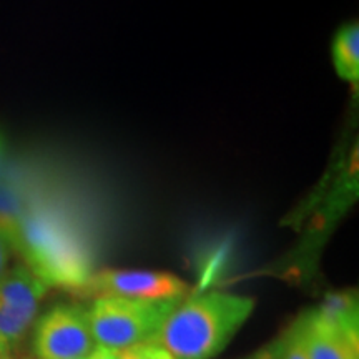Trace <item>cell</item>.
Listing matches in <instances>:
<instances>
[{
	"instance_id": "obj_1",
	"label": "cell",
	"mask_w": 359,
	"mask_h": 359,
	"mask_svg": "<svg viewBox=\"0 0 359 359\" xmlns=\"http://www.w3.org/2000/svg\"><path fill=\"white\" fill-rule=\"evenodd\" d=\"M255 306L251 296L226 291L193 294L178 303L151 341L172 359H213L248 321Z\"/></svg>"
},
{
	"instance_id": "obj_2",
	"label": "cell",
	"mask_w": 359,
	"mask_h": 359,
	"mask_svg": "<svg viewBox=\"0 0 359 359\" xmlns=\"http://www.w3.org/2000/svg\"><path fill=\"white\" fill-rule=\"evenodd\" d=\"M183 298H93L92 304L87 308L93 341L97 346L115 351L148 343L158 334L163 323Z\"/></svg>"
},
{
	"instance_id": "obj_3",
	"label": "cell",
	"mask_w": 359,
	"mask_h": 359,
	"mask_svg": "<svg viewBox=\"0 0 359 359\" xmlns=\"http://www.w3.org/2000/svg\"><path fill=\"white\" fill-rule=\"evenodd\" d=\"M356 293L327 296L320 306L308 309L293 325L308 359H359Z\"/></svg>"
},
{
	"instance_id": "obj_4",
	"label": "cell",
	"mask_w": 359,
	"mask_h": 359,
	"mask_svg": "<svg viewBox=\"0 0 359 359\" xmlns=\"http://www.w3.org/2000/svg\"><path fill=\"white\" fill-rule=\"evenodd\" d=\"M87 306L55 304L35 320L32 348L39 359H83L95 349Z\"/></svg>"
},
{
	"instance_id": "obj_5",
	"label": "cell",
	"mask_w": 359,
	"mask_h": 359,
	"mask_svg": "<svg viewBox=\"0 0 359 359\" xmlns=\"http://www.w3.org/2000/svg\"><path fill=\"white\" fill-rule=\"evenodd\" d=\"M190 291L182 278L151 269H102L88 275L77 293L92 298L118 296L137 299L183 298Z\"/></svg>"
},
{
	"instance_id": "obj_6",
	"label": "cell",
	"mask_w": 359,
	"mask_h": 359,
	"mask_svg": "<svg viewBox=\"0 0 359 359\" xmlns=\"http://www.w3.org/2000/svg\"><path fill=\"white\" fill-rule=\"evenodd\" d=\"M47 290L48 286L25 264H17L8 268L0 280V306L12 309L35 323Z\"/></svg>"
},
{
	"instance_id": "obj_7",
	"label": "cell",
	"mask_w": 359,
	"mask_h": 359,
	"mask_svg": "<svg viewBox=\"0 0 359 359\" xmlns=\"http://www.w3.org/2000/svg\"><path fill=\"white\" fill-rule=\"evenodd\" d=\"M331 58L339 79L358 87L359 83V24L356 20L344 24L334 34L331 43Z\"/></svg>"
},
{
	"instance_id": "obj_8",
	"label": "cell",
	"mask_w": 359,
	"mask_h": 359,
	"mask_svg": "<svg viewBox=\"0 0 359 359\" xmlns=\"http://www.w3.org/2000/svg\"><path fill=\"white\" fill-rule=\"evenodd\" d=\"M278 343H280L281 359H308L302 338H299L298 330H296L294 325H291L283 333L281 338H278Z\"/></svg>"
},
{
	"instance_id": "obj_9",
	"label": "cell",
	"mask_w": 359,
	"mask_h": 359,
	"mask_svg": "<svg viewBox=\"0 0 359 359\" xmlns=\"http://www.w3.org/2000/svg\"><path fill=\"white\" fill-rule=\"evenodd\" d=\"M116 354H118V359H172V356L154 341L120 349Z\"/></svg>"
},
{
	"instance_id": "obj_10",
	"label": "cell",
	"mask_w": 359,
	"mask_h": 359,
	"mask_svg": "<svg viewBox=\"0 0 359 359\" xmlns=\"http://www.w3.org/2000/svg\"><path fill=\"white\" fill-rule=\"evenodd\" d=\"M12 243L6 235V231L0 228V280H2L4 275L11 268V258H12Z\"/></svg>"
},
{
	"instance_id": "obj_11",
	"label": "cell",
	"mask_w": 359,
	"mask_h": 359,
	"mask_svg": "<svg viewBox=\"0 0 359 359\" xmlns=\"http://www.w3.org/2000/svg\"><path fill=\"white\" fill-rule=\"evenodd\" d=\"M245 359H281L280 343H278V339L273 341V343L266 344V346L258 349L257 353H253L251 356L245 358Z\"/></svg>"
},
{
	"instance_id": "obj_12",
	"label": "cell",
	"mask_w": 359,
	"mask_h": 359,
	"mask_svg": "<svg viewBox=\"0 0 359 359\" xmlns=\"http://www.w3.org/2000/svg\"><path fill=\"white\" fill-rule=\"evenodd\" d=\"M87 359H118V354H116L115 349L95 346V349L88 354Z\"/></svg>"
},
{
	"instance_id": "obj_13",
	"label": "cell",
	"mask_w": 359,
	"mask_h": 359,
	"mask_svg": "<svg viewBox=\"0 0 359 359\" xmlns=\"http://www.w3.org/2000/svg\"><path fill=\"white\" fill-rule=\"evenodd\" d=\"M4 156H6V142H4V137L0 135V170H2L4 165Z\"/></svg>"
},
{
	"instance_id": "obj_14",
	"label": "cell",
	"mask_w": 359,
	"mask_h": 359,
	"mask_svg": "<svg viewBox=\"0 0 359 359\" xmlns=\"http://www.w3.org/2000/svg\"><path fill=\"white\" fill-rule=\"evenodd\" d=\"M29 359H39V358H29ZM83 359H87V358H83Z\"/></svg>"
}]
</instances>
